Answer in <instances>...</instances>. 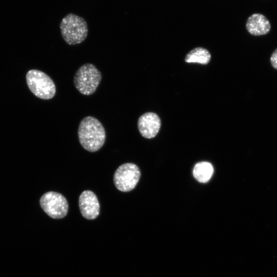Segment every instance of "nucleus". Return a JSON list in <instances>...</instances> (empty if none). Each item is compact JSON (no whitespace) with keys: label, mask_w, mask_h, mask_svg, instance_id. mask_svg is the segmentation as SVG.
Listing matches in <instances>:
<instances>
[{"label":"nucleus","mask_w":277,"mask_h":277,"mask_svg":"<svg viewBox=\"0 0 277 277\" xmlns=\"http://www.w3.org/2000/svg\"><path fill=\"white\" fill-rule=\"evenodd\" d=\"M102 77L101 72L93 64H85L76 71L73 79L74 85L81 94L90 95L96 90Z\"/></svg>","instance_id":"7ed1b4c3"},{"label":"nucleus","mask_w":277,"mask_h":277,"mask_svg":"<svg viewBox=\"0 0 277 277\" xmlns=\"http://www.w3.org/2000/svg\"><path fill=\"white\" fill-rule=\"evenodd\" d=\"M26 81L30 90L38 98L49 100L55 94L56 87L53 80L41 71L29 70L26 74Z\"/></svg>","instance_id":"20e7f679"},{"label":"nucleus","mask_w":277,"mask_h":277,"mask_svg":"<svg viewBox=\"0 0 277 277\" xmlns=\"http://www.w3.org/2000/svg\"><path fill=\"white\" fill-rule=\"evenodd\" d=\"M210 58L211 55L207 49L197 47L191 50L186 55L185 61L187 63H197L206 65L210 62Z\"/></svg>","instance_id":"9b49d317"},{"label":"nucleus","mask_w":277,"mask_h":277,"mask_svg":"<svg viewBox=\"0 0 277 277\" xmlns=\"http://www.w3.org/2000/svg\"><path fill=\"white\" fill-rule=\"evenodd\" d=\"M39 204L44 212L54 219L64 217L68 211L67 200L56 192L49 191L44 194L40 199Z\"/></svg>","instance_id":"423d86ee"},{"label":"nucleus","mask_w":277,"mask_h":277,"mask_svg":"<svg viewBox=\"0 0 277 277\" xmlns=\"http://www.w3.org/2000/svg\"><path fill=\"white\" fill-rule=\"evenodd\" d=\"M78 205L82 216L86 219L94 220L100 214V203L96 195L92 191L85 190L80 194Z\"/></svg>","instance_id":"0eeeda50"},{"label":"nucleus","mask_w":277,"mask_h":277,"mask_svg":"<svg viewBox=\"0 0 277 277\" xmlns=\"http://www.w3.org/2000/svg\"><path fill=\"white\" fill-rule=\"evenodd\" d=\"M137 127L144 137L151 138L155 136L160 130L161 120L156 113L146 112L138 118Z\"/></svg>","instance_id":"6e6552de"},{"label":"nucleus","mask_w":277,"mask_h":277,"mask_svg":"<svg viewBox=\"0 0 277 277\" xmlns=\"http://www.w3.org/2000/svg\"><path fill=\"white\" fill-rule=\"evenodd\" d=\"M80 143L86 150L93 152L105 143L106 132L102 123L95 117L88 116L80 122L78 128Z\"/></svg>","instance_id":"f257e3e1"},{"label":"nucleus","mask_w":277,"mask_h":277,"mask_svg":"<svg viewBox=\"0 0 277 277\" xmlns=\"http://www.w3.org/2000/svg\"><path fill=\"white\" fill-rule=\"evenodd\" d=\"M213 173L212 165L207 162L197 163L194 167L193 175L199 182L205 183L209 181Z\"/></svg>","instance_id":"9d476101"},{"label":"nucleus","mask_w":277,"mask_h":277,"mask_svg":"<svg viewBox=\"0 0 277 277\" xmlns=\"http://www.w3.org/2000/svg\"><path fill=\"white\" fill-rule=\"evenodd\" d=\"M60 27L64 40L70 45L81 43L88 34V26L85 20L73 13L65 16Z\"/></svg>","instance_id":"f03ea898"},{"label":"nucleus","mask_w":277,"mask_h":277,"mask_svg":"<svg viewBox=\"0 0 277 277\" xmlns=\"http://www.w3.org/2000/svg\"><path fill=\"white\" fill-rule=\"evenodd\" d=\"M246 27L250 34L259 36L267 34L270 30L271 25L265 15L254 13L248 18Z\"/></svg>","instance_id":"1a4fd4ad"},{"label":"nucleus","mask_w":277,"mask_h":277,"mask_svg":"<svg viewBox=\"0 0 277 277\" xmlns=\"http://www.w3.org/2000/svg\"><path fill=\"white\" fill-rule=\"evenodd\" d=\"M270 63L272 66L277 70V49L272 53L270 57Z\"/></svg>","instance_id":"f8f14e48"},{"label":"nucleus","mask_w":277,"mask_h":277,"mask_svg":"<svg viewBox=\"0 0 277 277\" xmlns=\"http://www.w3.org/2000/svg\"><path fill=\"white\" fill-rule=\"evenodd\" d=\"M141 176L137 165L127 163L120 166L114 172L113 182L116 188L122 192H129L136 186Z\"/></svg>","instance_id":"39448f33"}]
</instances>
